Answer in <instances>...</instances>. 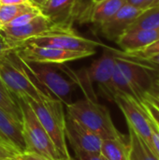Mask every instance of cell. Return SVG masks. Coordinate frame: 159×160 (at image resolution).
I'll return each instance as SVG.
<instances>
[{
  "label": "cell",
  "mask_w": 159,
  "mask_h": 160,
  "mask_svg": "<svg viewBox=\"0 0 159 160\" xmlns=\"http://www.w3.org/2000/svg\"><path fill=\"white\" fill-rule=\"evenodd\" d=\"M0 79L16 98L38 102L52 97L37 85L14 51L0 58Z\"/></svg>",
  "instance_id": "1"
},
{
  "label": "cell",
  "mask_w": 159,
  "mask_h": 160,
  "mask_svg": "<svg viewBox=\"0 0 159 160\" xmlns=\"http://www.w3.org/2000/svg\"><path fill=\"white\" fill-rule=\"evenodd\" d=\"M67 112L68 115L102 140H126V136L114 126L108 108L98 101H93L86 98L73 101L67 106Z\"/></svg>",
  "instance_id": "2"
},
{
  "label": "cell",
  "mask_w": 159,
  "mask_h": 160,
  "mask_svg": "<svg viewBox=\"0 0 159 160\" xmlns=\"http://www.w3.org/2000/svg\"><path fill=\"white\" fill-rule=\"evenodd\" d=\"M33 110L41 126L53 142L63 160H70L66 137V115L64 104L53 97H49L41 101L23 99Z\"/></svg>",
  "instance_id": "3"
},
{
  "label": "cell",
  "mask_w": 159,
  "mask_h": 160,
  "mask_svg": "<svg viewBox=\"0 0 159 160\" xmlns=\"http://www.w3.org/2000/svg\"><path fill=\"white\" fill-rule=\"evenodd\" d=\"M16 99L22 112V133L26 143V152L39 156L46 160H63L28 103L23 99Z\"/></svg>",
  "instance_id": "4"
},
{
  "label": "cell",
  "mask_w": 159,
  "mask_h": 160,
  "mask_svg": "<svg viewBox=\"0 0 159 160\" xmlns=\"http://www.w3.org/2000/svg\"><path fill=\"white\" fill-rule=\"evenodd\" d=\"M20 60L37 85L44 91L60 100L66 106L73 102L72 94L77 85L69 78L67 79L64 77L55 65L27 63L21 58Z\"/></svg>",
  "instance_id": "5"
},
{
  "label": "cell",
  "mask_w": 159,
  "mask_h": 160,
  "mask_svg": "<svg viewBox=\"0 0 159 160\" xmlns=\"http://www.w3.org/2000/svg\"><path fill=\"white\" fill-rule=\"evenodd\" d=\"M0 34L15 50L22 43L30 38L55 35H74L77 34V32L71 24L54 22L41 13L22 26L1 28Z\"/></svg>",
  "instance_id": "6"
},
{
  "label": "cell",
  "mask_w": 159,
  "mask_h": 160,
  "mask_svg": "<svg viewBox=\"0 0 159 160\" xmlns=\"http://www.w3.org/2000/svg\"><path fill=\"white\" fill-rule=\"evenodd\" d=\"M115 53V66L131 85L138 101L142 102L156 81V67L146 62L125 55L112 49Z\"/></svg>",
  "instance_id": "7"
},
{
  "label": "cell",
  "mask_w": 159,
  "mask_h": 160,
  "mask_svg": "<svg viewBox=\"0 0 159 160\" xmlns=\"http://www.w3.org/2000/svg\"><path fill=\"white\" fill-rule=\"evenodd\" d=\"M14 52L18 57L24 62L52 65H63L65 63L80 60L94 54L88 52L67 51L35 45L21 46L16 48Z\"/></svg>",
  "instance_id": "8"
},
{
  "label": "cell",
  "mask_w": 159,
  "mask_h": 160,
  "mask_svg": "<svg viewBox=\"0 0 159 160\" xmlns=\"http://www.w3.org/2000/svg\"><path fill=\"white\" fill-rule=\"evenodd\" d=\"M103 48L102 55L98 59L95 60L86 69L91 82L97 84L100 95L109 101L114 102V97L117 93L113 86L112 75L116 56L112 48L105 45Z\"/></svg>",
  "instance_id": "9"
},
{
  "label": "cell",
  "mask_w": 159,
  "mask_h": 160,
  "mask_svg": "<svg viewBox=\"0 0 159 160\" xmlns=\"http://www.w3.org/2000/svg\"><path fill=\"white\" fill-rule=\"evenodd\" d=\"M114 103L123 112L127 126L131 127L147 145L151 147L152 130L150 119L142 103L123 94L115 95Z\"/></svg>",
  "instance_id": "10"
},
{
  "label": "cell",
  "mask_w": 159,
  "mask_h": 160,
  "mask_svg": "<svg viewBox=\"0 0 159 160\" xmlns=\"http://www.w3.org/2000/svg\"><path fill=\"white\" fill-rule=\"evenodd\" d=\"M24 45L50 47V48L62 49V50H67V51L88 52L94 54L96 53L97 47L104 46L102 43L98 41L82 37L78 34L55 35V36L43 37V38H30L24 41L19 47L24 46Z\"/></svg>",
  "instance_id": "11"
},
{
  "label": "cell",
  "mask_w": 159,
  "mask_h": 160,
  "mask_svg": "<svg viewBox=\"0 0 159 160\" xmlns=\"http://www.w3.org/2000/svg\"><path fill=\"white\" fill-rule=\"evenodd\" d=\"M66 137L74 153L100 154L102 139L68 114L66 116Z\"/></svg>",
  "instance_id": "12"
},
{
  "label": "cell",
  "mask_w": 159,
  "mask_h": 160,
  "mask_svg": "<svg viewBox=\"0 0 159 160\" xmlns=\"http://www.w3.org/2000/svg\"><path fill=\"white\" fill-rule=\"evenodd\" d=\"M142 11V8L127 3L113 16L101 23L98 27L107 39L116 41Z\"/></svg>",
  "instance_id": "13"
},
{
  "label": "cell",
  "mask_w": 159,
  "mask_h": 160,
  "mask_svg": "<svg viewBox=\"0 0 159 160\" xmlns=\"http://www.w3.org/2000/svg\"><path fill=\"white\" fill-rule=\"evenodd\" d=\"M0 142L13 150L17 155L26 152V143L22 123L0 109Z\"/></svg>",
  "instance_id": "14"
},
{
  "label": "cell",
  "mask_w": 159,
  "mask_h": 160,
  "mask_svg": "<svg viewBox=\"0 0 159 160\" xmlns=\"http://www.w3.org/2000/svg\"><path fill=\"white\" fill-rule=\"evenodd\" d=\"M125 4L127 0H102L98 3H89L79 16L81 22H91L100 25L113 16Z\"/></svg>",
  "instance_id": "15"
},
{
  "label": "cell",
  "mask_w": 159,
  "mask_h": 160,
  "mask_svg": "<svg viewBox=\"0 0 159 160\" xmlns=\"http://www.w3.org/2000/svg\"><path fill=\"white\" fill-rule=\"evenodd\" d=\"M77 0H46L37 6L40 12L54 22L71 24L78 19L76 9Z\"/></svg>",
  "instance_id": "16"
},
{
  "label": "cell",
  "mask_w": 159,
  "mask_h": 160,
  "mask_svg": "<svg viewBox=\"0 0 159 160\" xmlns=\"http://www.w3.org/2000/svg\"><path fill=\"white\" fill-rule=\"evenodd\" d=\"M159 39V30L136 29L126 31L115 41L125 53L142 51Z\"/></svg>",
  "instance_id": "17"
},
{
  "label": "cell",
  "mask_w": 159,
  "mask_h": 160,
  "mask_svg": "<svg viewBox=\"0 0 159 160\" xmlns=\"http://www.w3.org/2000/svg\"><path fill=\"white\" fill-rule=\"evenodd\" d=\"M128 127V141H129V160H159L158 158L153 153L147 143Z\"/></svg>",
  "instance_id": "18"
},
{
  "label": "cell",
  "mask_w": 159,
  "mask_h": 160,
  "mask_svg": "<svg viewBox=\"0 0 159 160\" xmlns=\"http://www.w3.org/2000/svg\"><path fill=\"white\" fill-rule=\"evenodd\" d=\"M100 155L108 160H129V145L126 140H102Z\"/></svg>",
  "instance_id": "19"
},
{
  "label": "cell",
  "mask_w": 159,
  "mask_h": 160,
  "mask_svg": "<svg viewBox=\"0 0 159 160\" xmlns=\"http://www.w3.org/2000/svg\"><path fill=\"white\" fill-rule=\"evenodd\" d=\"M37 10H39L38 7L32 2L20 5H2L0 8V29L17 17Z\"/></svg>",
  "instance_id": "20"
},
{
  "label": "cell",
  "mask_w": 159,
  "mask_h": 160,
  "mask_svg": "<svg viewBox=\"0 0 159 160\" xmlns=\"http://www.w3.org/2000/svg\"><path fill=\"white\" fill-rule=\"evenodd\" d=\"M136 29L159 30V7L143 10L130 24L127 31Z\"/></svg>",
  "instance_id": "21"
},
{
  "label": "cell",
  "mask_w": 159,
  "mask_h": 160,
  "mask_svg": "<svg viewBox=\"0 0 159 160\" xmlns=\"http://www.w3.org/2000/svg\"><path fill=\"white\" fill-rule=\"evenodd\" d=\"M0 109L22 123V112L19 103L0 79Z\"/></svg>",
  "instance_id": "22"
},
{
  "label": "cell",
  "mask_w": 159,
  "mask_h": 160,
  "mask_svg": "<svg viewBox=\"0 0 159 160\" xmlns=\"http://www.w3.org/2000/svg\"><path fill=\"white\" fill-rule=\"evenodd\" d=\"M123 53L128 57L135 58V59H145V58L151 57L153 55L159 54V39L155 41L154 43H152L151 45H149L148 47H146L145 49H143L142 51L132 52V53H125V52H123Z\"/></svg>",
  "instance_id": "23"
},
{
  "label": "cell",
  "mask_w": 159,
  "mask_h": 160,
  "mask_svg": "<svg viewBox=\"0 0 159 160\" xmlns=\"http://www.w3.org/2000/svg\"><path fill=\"white\" fill-rule=\"evenodd\" d=\"M41 14L40 10L37 11H33V12H29V13H25L22 14L17 18H15L14 20H12L11 22H9L7 24H6L4 27L2 28H11V27H20L22 26L26 23H28L30 21H32L34 18H36L37 15Z\"/></svg>",
  "instance_id": "24"
},
{
  "label": "cell",
  "mask_w": 159,
  "mask_h": 160,
  "mask_svg": "<svg viewBox=\"0 0 159 160\" xmlns=\"http://www.w3.org/2000/svg\"><path fill=\"white\" fill-rule=\"evenodd\" d=\"M149 119H150V126H151V130H152L150 149L153 151V153L159 159V128L150 116H149Z\"/></svg>",
  "instance_id": "25"
},
{
  "label": "cell",
  "mask_w": 159,
  "mask_h": 160,
  "mask_svg": "<svg viewBox=\"0 0 159 160\" xmlns=\"http://www.w3.org/2000/svg\"><path fill=\"white\" fill-rule=\"evenodd\" d=\"M142 105L146 111V112L148 113V115L152 118V120L155 122V124L159 128V110L155 107L152 103H150L146 98H144L142 100Z\"/></svg>",
  "instance_id": "26"
},
{
  "label": "cell",
  "mask_w": 159,
  "mask_h": 160,
  "mask_svg": "<svg viewBox=\"0 0 159 160\" xmlns=\"http://www.w3.org/2000/svg\"><path fill=\"white\" fill-rule=\"evenodd\" d=\"M17 156L18 155L13 150L0 142V160H11Z\"/></svg>",
  "instance_id": "27"
},
{
  "label": "cell",
  "mask_w": 159,
  "mask_h": 160,
  "mask_svg": "<svg viewBox=\"0 0 159 160\" xmlns=\"http://www.w3.org/2000/svg\"><path fill=\"white\" fill-rule=\"evenodd\" d=\"M13 51H14V48L11 47L0 34V58L10 53Z\"/></svg>",
  "instance_id": "28"
},
{
  "label": "cell",
  "mask_w": 159,
  "mask_h": 160,
  "mask_svg": "<svg viewBox=\"0 0 159 160\" xmlns=\"http://www.w3.org/2000/svg\"><path fill=\"white\" fill-rule=\"evenodd\" d=\"M76 160H103L100 154H88V153H75Z\"/></svg>",
  "instance_id": "29"
},
{
  "label": "cell",
  "mask_w": 159,
  "mask_h": 160,
  "mask_svg": "<svg viewBox=\"0 0 159 160\" xmlns=\"http://www.w3.org/2000/svg\"><path fill=\"white\" fill-rule=\"evenodd\" d=\"M147 94H148L149 96L153 97V98H157L159 100V81H157V80L156 79L155 82L153 83L152 87L150 88V90L148 91Z\"/></svg>",
  "instance_id": "30"
},
{
  "label": "cell",
  "mask_w": 159,
  "mask_h": 160,
  "mask_svg": "<svg viewBox=\"0 0 159 160\" xmlns=\"http://www.w3.org/2000/svg\"><path fill=\"white\" fill-rule=\"evenodd\" d=\"M137 60H141V61L146 62V63H148L150 65H153V66H156V67H158L159 68V54L153 55V56L145 58V59H137Z\"/></svg>",
  "instance_id": "31"
},
{
  "label": "cell",
  "mask_w": 159,
  "mask_h": 160,
  "mask_svg": "<svg viewBox=\"0 0 159 160\" xmlns=\"http://www.w3.org/2000/svg\"><path fill=\"white\" fill-rule=\"evenodd\" d=\"M2 5H20L30 3L31 0H0Z\"/></svg>",
  "instance_id": "32"
},
{
  "label": "cell",
  "mask_w": 159,
  "mask_h": 160,
  "mask_svg": "<svg viewBox=\"0 0 159 160\" xmlns=\"http://www.w3.org/2000/svg\"><path fill=\"white\" fill-rule=\"evenodd\" d=\"M145 1L146 0H127V3L131 5V6H133V7L142 8L143 10V7H144V4H145Z\"/></svg>",
  "instance_id": "33"
},
{
  "label": "cell",
  "mask_w": 159,
  "mask_h": 160,
  "mask_svg": "<svg viewBox=\"0 0 159 160\" xmlns=\"http://www.w3.org/2000/svg\"><path fill=\"white\" fill-rule=\"evenodd\" d=\"M85 4H84V0H77L76 1V9H77V13H78V18L80 16V14L82 13V9L85 8Z\"/></svg>",
  "instance_id": "34"
},
{
  "label": "cell",
  "mask_w": 159,
  "mask_h": 160,
  "mask_svg": "<svg viewBox=\"0 0 159 160\" xmlns=\"http://www.w3.org/2000/svg\"><path fill=\"white\" fill-rule=\"evenodd\" d=\"M146 98L150 103H152L155 107H157V108L159 110V100L157 99V98H153V97L149 96L148 94H146V96H145V98Z\"/></svg>",
  "instance_id": "35"
},
{
  "label": "cell",
  "mask_w": 159,
  "mask_h": 160,
  "mask_svg": "<svg viewBox=\"0 0 159 160\" xmlns=\"http://www.w3.org/2000/svg\"><path fill=\"white\" fill-rule=\"evenodd\" d=\"M157 7H159V0H154L147 8H157Z\"/></svg>",
  "instance_id": "36"
},
{
  "label": "cell",
  "mask_w": 159,
  "mask_h": 160,
  "mask_svg": "<svg viewBox=\"0 0 159 160\" xmlns=\"http://www.w3.org/2000/svg\"><path fill=\"white\" fill-rule=\"evenodd\" d=\"M46 0H31V2L33 3V4H35L36 6H39V5H41L42 3H44Z\"/></svg>",
  "instance_id": "37"
},
{
  "label": "cell",
  "mask_w": 159,
  "mask_h": 160,
  "mask_svg": "<svg viewBox=\"0 0 159 160\" xmlns=\"http://www.w3.org/2000/svg\"><path fill=\"white\" fill-rule=\"evenodd\" d=\"M153 1H154V0H146V1H145V4H144V7H143V10L147 9V8L152 4Z\"/></svg>",
  "instance_id": "38"
},
{
  "label": "cell",
  "mask_w": 159,
  "mask_h": 160,
  "mask_svg": "<svg viewBox=\"0 0 159 160\" xmlns=\"http://www.w3.org/2000/svg\"><path fill=\"white\" fill-rule=\"evenodd\" d=\"M156 67V66H155ZM156 79L159 81V68L158 67H156Z\"/></svg>",
  "instance_id": "39"
},
{
  "label": "cell",
  "mask_w": 159,
  "mask_h": 160,
  "mask_svg": "<svg viewBox=\"0 0 159 160\" xmlns=\"http://www.w3.org/2000/svg\"><path fill=\"white\" fill-rule=\"evenodd\" d=\"M37 156V155H36ZM37 160H46L45 158H41V157H39V156H37Z\"/></svg>",
  "instance_id": "40"
},
{
  "label": "cell",
  "mask_w": 159,
  "mask_h": 160,
  "mask_svg": "<svg viewBox=\"0 0 159 160\" xmlns=\"http://www.w3.org/2000/svg\"><path fill=\"white\" fill-rule=\"evenodd\" d=\"M100 1H102V0H91V3H98Z\"/></svg>",
  "instance_id": "41"
},
{
  "label": "cell",
  "mask_w": 159,
  "mask_h": 160,
  "mask_svg": "<svg viewBox=\"0 0 159 160\" xmlns=\"http://www.w3.org/2000/svg\"><path fill=\"white\" fill-rule=\"evenodd\" d=\"M70 160H76V159H75V158H73L71 157V158H70Z\"/></svg>",
  "instance_id": "42"
},
{
  "label": "cell",
  "mask_w": 159,
  "mask_h": 160,
  "mask_svg": "<svg viewBox=\"0 0 159 160\" xmlns=\"http://www.w3.org/2000/svg\"><path fill=\"white\" fill-rule=\"evenodd\" d=\"M102 158H103V157H102ZM103 160H108V159H107V158H103Z\"/></svg>",
  "instance_id": "43"
},
{
  "label": "cell",
  "mask_w": 159,
  "mask_h": 160,
  "mask_svg": "<svg viewBox=\"0 0 159 160\" xmlns=\"http://www.w3.org/2000/svg\"><path fill=\"white\" fill-rule=\"evenodd\" d=\"M1 6H2V4H1V2H0V8H1Z\"/></svg>",
  "instance_id": "44"
}]
</instances>
